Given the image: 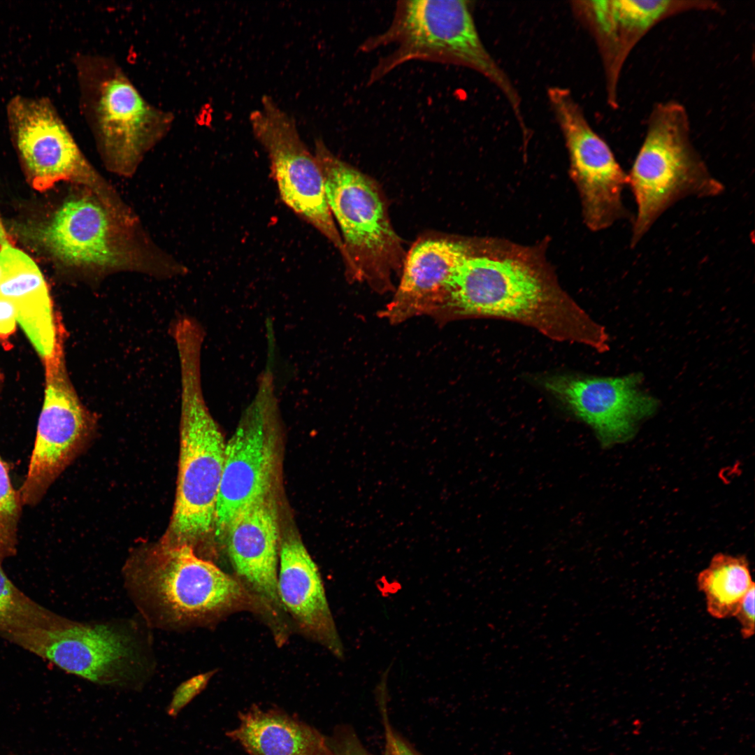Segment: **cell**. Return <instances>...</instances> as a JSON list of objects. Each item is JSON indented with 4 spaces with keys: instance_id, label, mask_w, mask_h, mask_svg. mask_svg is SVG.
<instances>
[{
    "instance_id": "cell-24",
    "label": "cell",
    "mask_w": 755,
    "mask_h": 755,
    "mask_svg": "<svg viewBox=\"0 0 755 755\" xmlns=\"http://www.w3.org/2000/svg\"><path fill=\"white\" fill-rule=\"evenodd\" d=\"M327 743L332 755H373L347 725L336 727L332 735L327 737Z\"/></svg>"
},
{
    "instance_id": "cell-22",
    "label": "cell",
    "mask_w": 755,
    "mask_h": 755,
    "mask_svg": "<svg viewBox=\"0 0 755 755\" xmlns=\"http://www.w3.org/2000/svg\"><path fill=\"white\" fill-rule=\"evenodd\" d=\"M21 501L0 456V559L15 552Z\"/></svg>"
},
{
    "instance_id": "cell-3",
    "label": "cell",
    "mask_w": 755,
    "mask_h": 755,
    "mask_svg": "<svg viewBox=\"0 0 755 755\" xmlns=\"http://www.w3.org/2000/svg\"><path fill=\"white\" fill-rule=\"evenodd\" d=\"M314 154L324 180L326 199L340 229L348 280L366 283L380 294L392 292L406 252L376 182L335 155L320 138Z\"/></svg>"
},
{
    "instance_id": "cell-27",
    "label": "cell",
    "mask_w": 755,
    "mask_h": 755,
    "mask_svg": "<svg viewBox=\"0 0 755 755\" xmlns=\"http://www.w3.org/2000/svg\"><path fill=\"white\" fill-rule=\"evenodd\" d=\"M381 710L385 737L384 755H419L392 728L389 722L385 705Z\"/></svg>"
},
{
    "instance_id": "cell-20",
    "label": "cell",
    "mask_w": 755,
    "mask_h": 755,
    "mask_svg": "<svg viewBox=\"0 0 755 755\" xmlns=\"http://www.w3.org/2000/svg\"><path fill=\"white\" fill-rule=\"evenodd\" d=\"M238 718L226 735L249 755H332L326 736L284 710L253 705Z\"/></svg>"
},
{
    "instance_id": "cell-19",
    "label": "cell",
    "mask_w": 755,
    "mask_h": 755,
    "mask_svg": "<svg viewBox=\"0 0 755 755\" xmlns=\"http://www.w3.org/2000/svg\"><path fill=\"white\" fill-rule=\"evenodd\" d=\"M278 593L284 610L303 632L343 656L319 572L299 537L289 536L280 546Z\"/></svg>"
},
{
    "instance_id": "cell-15",
    "label": "cell",
    "mask_w": 755,
    "mask_h": 755,
    "mask_svg": "<svg viewBox=\"0 0 755 755\" xmlns=\"http://www.w3.org/2000/svg\"><path fill=\"white\" fill-rule=\"evenodd\" d=\"M597 44L605 82L607 102L619 107L618 89L630 54L656 26L690 12H719L712 0H591L575 2Z\"/></svg>"
},
{
    "instance_id": "cell-13",
    "label": "cell",
    "mask_w": 755,
    "mask_h": 755,
    "mask_svg": "<svg viewBox=\"0 0 755 755\" xmlns=\"http://www.w3.org/2000/svg\"><path fill=\"white\" fill-rule=\"evenodd\" d=\"M17 632L26 648L95 683L124 684L135 680L142 668L134 638L110 624L55 620Z\"/></svg>"
},
{
    "instance_id": "cell-8",
    "label": "cell",
    "mask_w": 755,
    "mask_h": 755,
    "mask_svg": "<svg viewBox=\"0 0 755 755\" xmlns=\"http://www.w3.org/2000/svg\"><path fill=\"white\" fill-rule=\"evenodd\" d=\"M135 226L86 189L61 206L43 236L50 252L65 265L82 271L89 282L125 271L156 276L179 274V266L139 240Z\"/></svg>"
},
{
    "instance_id": "cell-6",
    "label": "cell",
    "mask_w": 755,
    "mask_h": 755,
    "mask_svg": "<svg viewBox=\"0 0 755 755\" xmlns=\"http://www.w3.org/2000/svg\"><path fill=\"white\" fill-rule=\"evenodd\" d=\"M125 580L145 616L167 628L199 623L251 598L240 582L187 544L161 543L129 566Z\"/></svg>"
},
{
    "instance_id": "cell-9",
    "label": "cell",
    "mask_w": 755,
    "mask_h": 755,
    "mask_svg": "<svg viewBox=\"0 0 755 755\" xmlns=\"http://www.w3.org/2000/svg\"><path fill=\"white\" fill-rule=\"evenodd\" d=\"M6 111L12 140L33 188L45 191L64 180L78 183L117 217L134 220L130 208L83 155L49 99L16 95Z\"/></svg>"
},
{
    "instance_id": "cell-5",
    "label": "cell",
    "mask_w": 755,
    "mask_h": 755,
    "mask_svg": "<svg viewBox=\"0 0 755 755\" xmlns=\"http://www.w3.org/2000/svg\"><path fill=\"white\" fill-rule=\"evenodd\" d=\"M177 352L181 387L178 480L169 529L161 543L192 546L215 527L226 441L204 399L201 350L188 345Z\"/></svg>"
},
{
    "instance_id": "cell-17",
    "label": "cell",
    "mask_w": 755,
    "mask_h": 755,
    "mask_svg": "<svg viewBox=\"0 0 755 755\" xmlns=\"http://www.w3.org/2000/svg\"><path fill=\"white\" fill-rule=\"evenodd\" d=\"M228 554L240 583L274 615L284 610L278 593L279 527L270 496L240 510L223 534Z\"/></svg>"
},
{
    "instance_id": "cell-23",
    "label": "cell",
    "mask_w": 755,
    "mask_h": 755,
    "mask_svg": "<svg viewBox=\"0 0 755 755\" xmlns=\"http://www.w3.org/2000/svg\"><path fill=\"white\" fill-rule=\"evenodd\" d=\"M37 612L0 566V625L17 626L20 629L38 625Z\"/></svg>"
},
{
    "instance_id": "cell-14",
    "label": "cell",
    "mask_w": 755,
    "mask_h": 755,
    "mask_svg": "<svg viewBox=\"0 0 755 755\" xmlns=\"http://www.w3.org/2000/svg\"><path fill=\"white\" fill-rule=\"evenodd\" d=\"M45 398L28 471L19 493L33 505L78 453L95 425L71 382L64 357L44 361Z\"/></svg>"
},
{
    "instance_id": "cell-11",
    "label": "cell",
    "mask_w": 755,
    "mask_h": 755,
    "mask_svg": "<svg viewBox=\"0 0 755 755\" xmlns=\"http://www.w3.org/2000/svg\"><path fill=\"white\" fill-rule=\"evenodd\" d=\"M274 389L271 372L264 371L255 397L226 442L215 510L217 535H223L240 510L269 496L276 463L278 408Z\"/></svg>"
},
{
    "instance_id": "cell-16",
    "label": "cell",
    "mask_w": 755,
    "mask_h": 755,
    "mask_svg": "<svg viewBox=\"0 0 755 755\" xmlns=\"http://www.w3.org/2000/svg\"><path fill=\"white\" fill-rule=\"evenodd\" d=\"M540 380L545 390L591 426L605 447L631 438L638 422L658 407L656 399L641 389L638 373L615 378L555 374Z\"/></svg>"
},
{
    "instance_id": "cell-7",
    "label": "cell",
    "mask_w": 755,
    "mask_h": 755,
    "mask_svg": "<svg viewBox=\"0 0 755 755\" xmlns=\"http://www.w3.org/2000/svg\"><path fill=\"white\" fill-rule=\"evenodd\" d=\"M630 173L628 185L637 214L632 227L635 246L656 220L679 200L689 196L711 197L724 189L696 149L685 106L673 101L656 103Z\"/></svg>"
},
{
    "instance_id": "cell-12",
    "label": "cell",
    "mask_w": 755,
    "mask_h": 755,
    "mask_svg": "<svg viewBox=\"0 0 755 755\" xmlns=\"http://www.w3.org/2000/svg\"><path fill=\"white\" fill-rule=\"evenodd\" d=\"M547 96L565 141L570 175L580 194L584 222L593 231L605 229L628 217L622 201L627 174L608 144L591 127L570 90L551 87Z\"/></svg>"
},
{
    "instance_id": "cell-21",
    "label": "cell",
    "mask_w": 755,
    "mask_h": 755,
    "mask_svg": "<svg viewBox=\"0 0 755 755\" xmlns=\"http://www.w3.org/2000/svg\"><path fill=\"white\" fill-rule=\"evenodd\" d=\"M697 585L705 596L709 614L724 619L733 617L754 582L745 557L719 553L699 573Z\"/></svg>"
},
{
    "instance_id": "cell-26",
    "label": "cell",
    "mask_w": 755,
    "mask_h": 755,
    "mask_svg": "<svg viewBox=\"0 0 755 755\" xmlns=\"http://www.w3.org/2000/svg\"><path fill=\"white\" fill-rule=\"evenodd\" d=\"M754 600L755 584L745 595L733 615L740 624V634L744 639L750 638L754 634Z\"/></svg>"
},
{
    "instance_id": "cell-29",
    "label": "cell",
    "mask_w": 755,
    "mask_h": 755,
    "mask_svg": "<svg viewBox=\"0 0 755 755\" xmlns=\"http://www.w3.org/2000/svg\"><path fill=\"white\" fill-rule=\"evenodd\" d=\"M1 271H0V282H1Z\"/></svg>"
},
{
    "instance_id": "cell-4",
    "label": "cell",
    "mask_w": 755,
    "mask_h": 755,
    "mask_svg": "<svg viewBox=\"0 0 755 755\" xmlns=\"http://www.w3.org/2000/svg\"><path fill=\"white\" fill-rule=\"evenodd\" d=\"M81 113L108 169L134 173L146 153L172 128V113L149 103L112 57L74 58Z\"/></svg>"
},
{
    "instance_id": "cell-1",
    "label": "cell",
    "mask_w": 755,
    "mask_h": 755,
    "mask_svg": "<svg viewBox=\"0 0 755 755\" xmlns=\"http://www.w3.org/2000/svg\"><path fill=\"white\" fill-rule=\"evenodd\" d=\"M573 303L560 287L545 245L494 237H465L462 252L433 317L440 322L466 317H496L541 327L556 309ZM547 331V330H546Z\"/></svg>"
},
{
    "instance_id": "cell-25",
    "label": "cell",
    "mask_w": 755,
    "mask_h": 755,
    "mask_svg": "<svg viewBox=\"0 0 755 755\" xmlns=\"http://www.w3.org/2000/svg\"><path fill=\"white\" fill-rule=\"evenodd\" d=\"M213 674V671L199 674L181 684L174 693L169 709L170 712L176 714L178 710L189 703L205 689Z\"/></svg>"
},
{
    "instance_id": "cell-18",
    "label": "cell",
    "mask_w": 755,
    "mask_h": 755,
    "mask_svg": "<svg viewBox=\"0 0 755 755\" xmlns=\"http://www.w3.org/2000/svg\"><path fill=\"white\" fill-rule=\"evenodd\" d=\"M464 237L428 234L419 237L404 260L400 282L380 316L391 324L412 317H433L440 308L447 280L463 247Z\"/></svg>"
},
{
    "instance_id": "cell-2",
    "label": "cell",
    "mask_w": 755,
    "mask_h": 755,
    "mask_svg": "<svg viewBox=\"0 0 755 755\" xmlns=\"http://www.w3.org/2000/svg\"><path fill=\"white\" fill-rule=\"evenodd\" d=\"M392 45L368 77L372 84L412 60L469 68L488 79L503 94L517 120L523 118L521 99L513 83L484 45L470 2L463 0H403L384 31L365 40L359 50L369 52Z\"/></svg>"
},
{
    "instance_id": "cell-28",
    "label": "cell",
    "mask_w": 755,
    "mask_h": 755,
    "mask_svg": "<svg viewBox=\"0 0 755 755\" xmlns=\"http://www.w3.org/2000/svg\"><path fill=\"white\" fill-rule=\"evenodd\" d=\"M17 312L13 302L0 295V343L6 349L11 347L10 337L16 329Z\"/></svg>"
},
{
    "instance_id": "cell-10",
    "label": "cell",
    "mask_w": 755,
    "mask_h": 755,
    "mask_svg": "<svg viewBox=\"0 0 755 755\" xmlns=\"http://www.w3.org/2000/svg\"><path fill=\"white\" fill-rule=\"evenodd\" d=\"M252 131L264 148L283 202L319 231L340 252L344 247L329 209L322 170L301 138L294 118L269 95L249 116Z\"/></svg>"
}]
</instances>
